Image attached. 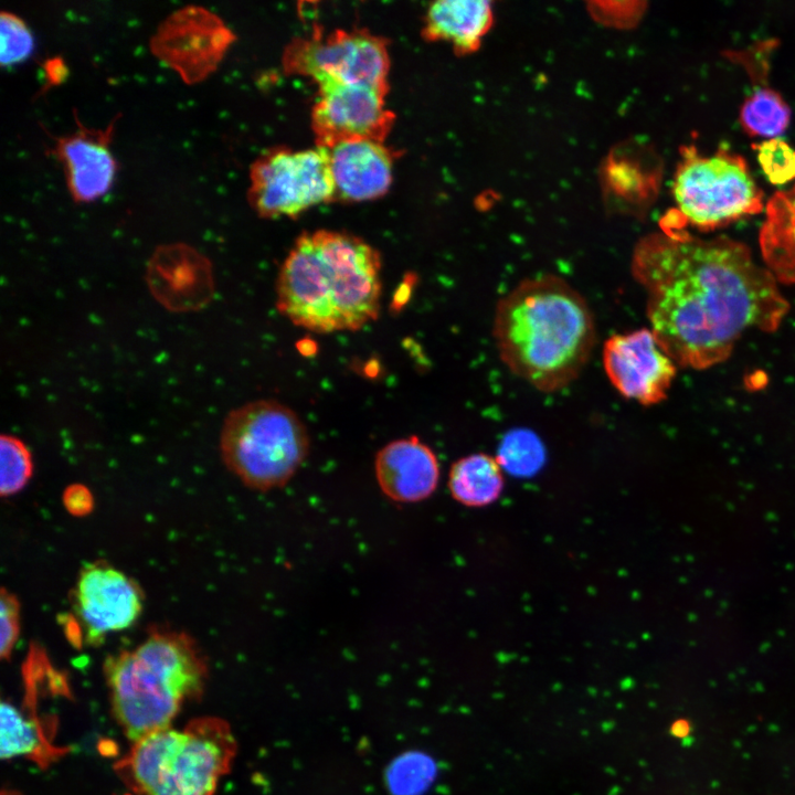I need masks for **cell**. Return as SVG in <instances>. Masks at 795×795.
Listing matches in <instances>:
<instances>
[{
    "mask_svg": "<svg viewBox=\"0 0 795 795\" xmlns=\"http://www.w3.org/2000/svg\"><path fill=\"white\" fill-rule=\"evenodd\" d=\"M45 89L61 84L67 76V67L61 56H52L43 63Z\"/></svg>",
    "mask_w": 795,
    "mask_h": 795,
    "instance_id": "28",
    "label": "cell"
},
{
    "mask_svg": "<svg viewBox=\"0 0 795 795\" xmlns=\"http://www.w3.org/2000/svg\"><path fill=\"white\" fill-rule=\"evenodd\" d=\"M604 372L625 399L654 405L666 399L677 363L664 350L650 328L615 333L603 344Z\"/></svg>",
    "mask_w": 795,
    "mask_h": 795,
    "instance_id": "12",
    "label": "cell"
},
{
    "mask_svg": "<svg viewBox=\"0 0 795 795\" xmlns=\"http://www.w3.org/2000/svg\"><path fill=\"white\" fill-rule=\"evenodd\" d=\"M41 725L15 706L2 702L1 706V759L15 756H41L49 754L45 749Z\"/></svg>",
    "mask_w": 795,
    "mask_h": 795,
    "instance_id": "21",
    "label": "cell"
},
{
    "mask_svg": "<svg viewBox=\"0 0 795 795\" xmlns=\"http://www.w3.org/2000/svg\"><path fill=\"white\" fill-rule=\"evenodd\" d=\"M492 338L512 374L552 393L580 375L597 332L584 296L564 278L542 274L522 279L498 299Z\"/></svg>",
    "mask_w": 795,
    "mask_h": 795,
    "instance_id": "2",
    "label": "cell"
},
{
    "mask_svg": "<svg viewBox=\"0 0 795 795\" xmlns=\"http://www.w3.org/2000/svg\"><path fill=\"white\" fill-rule=\"evenodd\" d=\"M447 486L457 502L484 507L497 500L502 491V468L497 458L488 454H470L452 465Z\"/></svg>",
    "mask_w": 795,
    "mask_h": 795,
    "instance_id": "19",
    "label": "cell"
},
{
    "mask_svg": "<svg viewBox=\"0 0 795 795\" xmlns=\"http://www.w3.org/2000/svg\"><path fill=\"white\" fill-rule=\"evenodd\" d=\"M144 604L139 583L103 560L81 569L71 593L80 639L92 646L100 645L109 634L131 627Z\"/></svg>",
    "mask_w": 795,
    "mask_h": 795,
    "instance_id": "10",
    "label": "cell"
},
{
    "mask_svg": "<svg viewBox=\"0 0 795 795\" xmlns=\"http://www.w3.org/2000/svg\"><path fill=\"white\" fill-rule=\"evenodd\" d=\"M311 110L317 146L372 139L383 141L394 115L386 108V92L363 84L322 82Z\"/></svg>",
    "mask_w": 795,
    "mask_h": 795,
    "instance_id": "13",
    "label": "cell"
},
{
    "mask_svg": "<svg viewBox=\"0 0 795 795\" xmlns=\"http://www.w3.org/2000/svg\"><path fill=\"white\" fill-rule=\"evenodd\" d=\"M791 119V109L775 89L754 92L743 102L740 123L753 137L776 138L784 132Z\"/></svg>",
    "mask_w": 795,
    "mask_h": 795,
    "instance_id": "20",
    "label": "cell"
},
{
    "mask_svg": "<svg viewBox=\"0 0 795 795\" xmlns=\"http://www.w3.org/2000/svg\"><path fill=\"white\" fill-rule=\"evenodd\" d=\"M285 71L322 82L363 84L388 92L386 43L363 30H336L295 39L283 55Z\"/></svg>",
    "mask_w": 795,
    "mask_h": 795,
    "instance_id": "9",
    "label": "cell"
},
{
    "mask_svg": "<svg viewBox=\"0 0 795 795\" xmlns=\"http://www.w3.org/2000/svg\"><path fill=\"white\" fill-rule=\"evenodd\" d=\"M235 35L211 10L188 4L172 11L150 38V50L187 84L216 70Z\"/></svg>",
    "mask_w": 795,
    "mask_h": 795,
    "instance_id": "11",
    "label": "cell"
},
{
    "mask_svg": "<svg viewBox=\"0 0 795 795\" xmlns=\"http://www.w3.org/2000/svg\"><path fill=\"white\" fill-rule=\"evenodd\" d=\"M146 274L151 294L169 310L202 308L213 295L210 261L184 243L158 246L149 259Z\"/></svg>",
    "mask_w": 795,
    "mask_h": 795,
    "instance_id": "15",
    "label": "cell"
},
{
    "mask_svg": "<svg viewBox=\"0 0 795 795\" xmlns=\"http://www.w3.org/2000/svg\"><path fill=\"white\" fill-rule=\"evenodd\" d=\"M381 256L362 239L319 230L300 235L276 279V307L312 332L354 331L377 319Z\"/></svg>",
    "mask_w": 795,
    "mask_h": 795,
    "instance_id": "3",
    "label": "cell"
},
{
    "mask_svg": "<svg viewBox=\"0 0 795 795\" xmlns=\"http://www.w3.org/2000/svg\"><path fill=\"white\" fill-rule=\"evenodd\" d=\"M543 447L539 438L529 432L508 434L501 443L497 460L507 471L517 476H530L542 465Z\"/></svg>",
    "mask_w": 795,
    "mask_h": 795,
    "instance_id": "23",
    "label": "cell"
},
{
    "mask_svg": "<svg viewBox=\"0 0 795 795\" xmlns=\"http://www.w3.org/2000/svg\"><path fill=\"white\" fill-rule=\"evenodd\" d=\"M224 465L246 487L268 491L284 487L309 452L300 417L276 400L262 399L232 410L220 434Z\"/></svg>",
    "mask_w": 795,
    "mask_h": 795,
    "instance_id": "6",
    "label": "cell"
},
{
    "mask_svg": "<svg viewBox=\"0 0 795 795\" xmlns=\"http://www.w3.org/2000/svg\"><path fill=\"white\" fill-rule=\"evenodd\" d=\"M104 674L115 719L134 743L170 727L201 696L208 664L188 633L158 626L135 648L108 656Z\"/></svg>",
    "mask_w": 795,
    "mask_h": 795,
    "instance_id": "4",
    "label": "cell"
},
{
    "mask_svg": "<svg viewBox=\"0 0 795 795\" xmlns=\"http://www.w3.org/2000/svg\"><path fill=\"white\" fill-rule=\"evenodd\" d=\"M0 495L10 497L22 490L33 474L32 454L17 436L0 437Z\"/></svg>",
    "mask_w": 795,
    "mask_h": 795,
    "instance_id": "22",
    "label": "cell"
},
{
    "mask_svg": "<svg viewBox=\"0 0 795 795\" xmlns=\"http://www.w3.org/2000/svg\"><path fill=\"white\" fill-rule=\"evenodd\" d=\"M630 271L650 330L670 358L703 370L729 358L748 331H775L789 309L777 279L733 239L670 225L642 239Z\"/></svg>",
    "mask_w": 795,
    "mask_h": 795,
    "instance_id": "1",
    "label": "cell"
},
{
    "mask_svg": "<svg viewBox=\"0 0 795 795\" xmlns=\"http://www.w3.org/2000/svg\"><path fill=\"white\" fill-rule=\"evenodd\" d=\"M20 602L15 594L1 589L0 593V656L9 659L20 635Z\"/></svg>",
    "mask_w": 795,
    "mask_h": 795,
    "instance_id": "26",
    "label": "cell"
},
{
    "mask_svg": "<svg viewBox=\"0 0 795 795\" xmlns=\"http://www.w3.org/2000/svg\"><path fill=\"white\" fill-rule=\"evenodd\" d=\"M491 22L492 12L487 1H436L427 9L424 34L430 40L448 42L465 53L477 49Z\"/></svg>",
    "mask_w": 795,
    "mask_h": 795,
    "instance_id": "18",
    "label": "cell"
},
{
    "mask_svg": "<svg viewBox=\"0 0 795 795\" xmlns=\"http://www.w3.org/2000/svg\"><path fill=\"white\" fill-rule=\"evenodd\" d=\"M672 194L680 226L711 230L763 209V193L744 158L724 145L709 156L695 146L682 147Z\"/></svg>",
    "mask_w": 795,
    "mask_h": 795,
    "instance_id": "7",
    "label": "cell"
},
{
    "mask_svg": "<svg viewBox=\"0 0 795 795\" xmlns=\"http://www.w3.org/2000/svg\"><path fill=\"white\" fill-rule=\"evenodd\" d=\"M324 148L328 155L335 197L358 202L379 198L389 190L393 155L383 141L354 139Z\"/></svg>",
    "mask_w": 795,
    "mask_h": 795,
    "instance_id": "17",
    "label": "cell"
},
{
    "mask_svg": "<svg viewBox=\"0 0 795 795\" xmlns=\"http://www.w3.org/2000/svg\"><path fill=\"white\" fill-rule=\"evenodd\" d=\"M248 202L264 218L294 216L335 198L327 151H271L250 170Z\"/></svg>",
    "mask_w": 795,
    "mask_h": 795,
    "instance_id": "8",
    "label": "cell"
},
{
    "mask_svg": "<svg viewBox=\"0 0 795 795\" xmlns=\"http://www.w3.org/2000/svg\"><path fill=\"white\" fill-rule=\"evenodd\" d=\"M116 115L105 128H87L74 113L76 129L54 138L52 153L61 162L66 186L75 202H91L104 195L112 188L117 161L109 145Z\"/></svg>",
    "mask_w": 795,
    "mask_h": 795,
    "instance_id": "14",
    "label": "cell"
},
{
    "mask_svg": "<svg viewBox=\"0 0 795 795\" xmlns=\"http://www.w3.org/2000/svg\"><path fill=\"white\" fill-rule=\"evenodd\" d=\"M787 191H788L791 194L795 195V186H794L792 189L787 190Z\"/></svg>",
    "mask_w": 795,
    "mask_h": 795,
    "instance_id": "29",
    "label": "cell"
},
{
    "mask_svg": "<svg viewBox=\"0 0 795 795\" xmlns=\"http://www.w3.org/2000/svg\"><path fill=\"white\" fill-rule=\"evenodd\" d=\"M62 500L66 510L78 517L89 513L94 506L89 489L78 484L68 486L63 492Z\"/></svg>",
    "mask_w": 795,
    "mask_h": 795,
    "instance_id": "27",
    "label": "cell"
},
{
    "mask_svg": "<svg viewBox=\"0 0 795 795\" xmlns=\"http://www.w3.org/2000/svg\"><path fill=\"white\" fill-rule=\"evenodd\" d=\"M0 62L2 66L20 63L28 59L34 49L31 30L22 18L2 10L0 14Z\"/></svg>",
    "mask_w": 795,
    "mask_h": 795,
    "instance_id": "24",
    "label": "cell"
},
{
    "mask_svg": "<svg viewBox=\"0 0 795 795\" xmlns=\"http://www.w3.org/2000/svg\"><path fill=\"white\" fill-rule=\"evenodd\" d=\"M374 474L381 491L394 502L425 500L437 488L439 464L417 436L385 444L375 455Z\"/></svg>",
    "mask_w": 795,
    "mask_h": 795,
    "instance_id": "16",
    "label": "cell"
},
{
    "mask_svg": "<svg viewBox=\"0 0 795 795\" xmlns=\"http://www.w3.org/2000/svg\"><path fill=\"white\" fill-rule=\"evenodd\" d=\"M760 166L771 183L782 186L795 179V149L780 138L753 145Z\"/></svg>",
    "mask_w": 795,
    "mask_h": 795,
    "instance_id": "25",
    "label": "cell"
},
{
    "mask_svg": "<svg viewBox=\"0 0 795 795\" xmlns=\"http://www.w3.org/2000/svg\"><path fill=\"white\" fill-rule=\"evenodd\" d=\"M235 752L230 725L204 717L134 742L117 771L136 795H214Z\"/></svg>",
    "mask_w": 795,
    "mask_h": 795,
    "instance_id": "5",
    "label": "cell"
}]
</instances>
